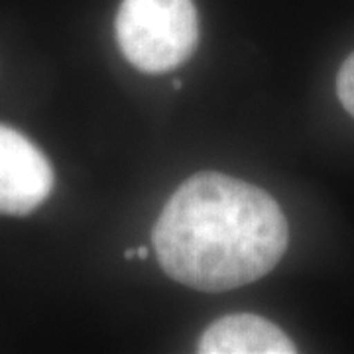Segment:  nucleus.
<instances>
[{
    "instance_id": "f257e3e1",
    "label": "nucleus",
    "mask_w": 354,
    "mask_h": 354,
    "mask_svg": "<svg viewBox=\"0 0 354 354\" xmlns=\"http://www.w3.org/2000/svg\"><path fill=\"white\" fill-rule=\"evenodd\" d=\"M169 278L218 293L270 274L288 248V221L266 191L225 174L189 177L153 225Z\"/></svg>"
},
{
    "instance_id": "f03ea898",
    "label": "nucleus",
    "mask_w": 354,
    "mask_h": 354,
    "mask_svg": "<svg viewBox=\"0 0 354 354\" xmlns=\"http://www.w3.org/2000/svg\"><path fill=\"white\" fill-rule=\"evenodd\" d=\"M122 55L144 73H165L187 62L199 41L193 0H122L116 14Z\"/></svg>"
},
{
    "instance_id": "7ed1b4c3",
    "label": "nucleus",
    "mask_w": 354,
    "mask_h": 354,
    "mask_svg": "<svg viewBox=\"0 0 354 354\" xmlns=\"http://www.w3.org/2000/svg\"><path fill=\"white\" fill-rule=\"evenodd\" d=\"M53 169L38 148L0 124V213L24 216L48 199Z\"/></svg>"
},
{
    "instance_id": "20e7f679",
    "label": "nucleus",
    "mask_w": 354,
    "mask_h": 354,
    "mask_svg": "<svg viewBox=\"0 0 354 354\" xmlns=\"http://www.w3.org/2000/svg\"><path fill=\"white\" fill-rule=\"evenodd\" d=\"M203 354H291L295 344L278 325L258 315H227L215 321L199 341Z\"/></svg>"
},
{
    "instance_id": "39448f33",
    "label": "nucleus",
    "mask_w": 354,
    "mask_h": 354,
    "mask_svg": "<svg viewBox=\"0 0 354 354\" xmlns=\"http://www.w3.org/2000/svg\"><path fill=\"white\" fill-rule=\"evenodd\" d=\"M337 93L344 111L354 118V53L342 64L337 77Z\"/></svg>"
},
{
    "instance_id": "423d86ee",
    "label": "nucleus",
    "mask_w": 354,
    "mask_h": 354,
    "mask_svg": "<svg viewBox=\"0 0 354 354\" xmlns=\"http://www.w3.org/2000/svg\"><path fill=\"white\" fill-rule=\"evenodd\" d=\"M136 258L146 260V258H148V248H136Z\"/></svg>"
},
{
    "instance_id": "0eeeda50",
    "label": "nucleus",
    "mask_w": 354,
    "mask_h": 354,
    "mask_svg": "<svg viewBox=\"0 0 354 354\" xmlns=\"http://www.w3.org/2000/svg\"><path fill=\"white\" fill-rule=\"evenodd\" d=\"M124 258H127V260H132V258H136V250H134V248L127 250V252H124Z\"/></svg>"
},
{
    "instance_id": "6e6552de",
    "label": "nucleus",
    "mask_w": 354,
    "mask_h": 354,
    "mask_svg": "<svg viewBox=\"0 0 354 354\" xmlns=\"http://www.w3.org/2000/svg\"><path fill=\"white\" fill-rule=\"evenodd\" d=\"M174 88H181V81H179V79H176V81H174Z\"/></svg>"
}]
</instances>
